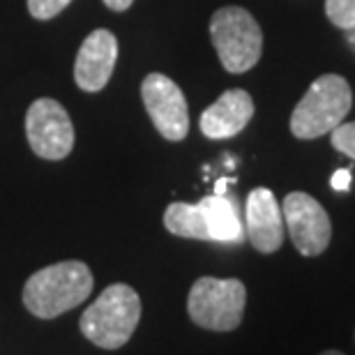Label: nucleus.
<instances>
[{"label":"nucleus","instance_id":"dca6fc26","mask_svg":"<svg viewBox=\"0 0 355 355\" xmlns=\"http://www.w3.org/2000/svg\"><path fill=\"white\" fill-rule=\"evenodd\" d=\"M332 189H337V191H346L351 187V171L349 168H339V171H335V175H332Z\"/></svg>","mask_w":355,"mask_h":355},{"label":"nucleus","instance_id":"6e6552de","mask_svg":"<svg viewBox=\"0 0 355 355\" xmlns=\"http://www.w3.org/2000/svg\"><path fill=\"white\" fill-rule=\"evenodd\" d=\"M282 215L291 243L302 257H318L328 250L332 224L328 212L314 196L304 191H291L282 203Z\"/></svg>","mask_w":355,"mask_h":355},{"label":"nucleus","instance_id":"f8f14e48","mask_svg":"<svg viewBox=\"0 0 355 355\" xmlns=\"http://www.w3.org/2000/svg\"><path fill=\"white\" fill-rule=\"evenodd\" d=\"M254 116V99L247 90H226L201 116V132L208 139H231L250 125Z\"/></svg>","mask_w":355,"mask_h":355},{"label":"nucleus","instance_id":"423d86ee","mask_svg":"<svg viewBox=\"0 0 355 355\" xmlns=\"http://www.w3.org/2000/svg\"><path fill=\"white\" fill-rule=\"evenodd\" d=\"M247 288L240 279L201 277L187 295V314L198 328L231 332L243 323Z\"/></svg>","mask_w":355,"mask_h":355},{"label":"nucleus","instance_id":"39448f33","mask_svg":"<svg viewBox=\"0 0 355 355\" xmlns=\"http://www.w3.org/2000/svg\"><path fill=\"white\" fill-rule=\"evenodd\" d=\"M210 40L226 72L243 74L261 60L263 33L243 7H222L210 19Z\"/></svg>","mask_w":355,"mask_h":355},{"label":"nucleus","instance_id":"2eb2a0df","mask_svg":"<svg viewBox=\"0 0 355 355\" xmlns=\"http://www.w3.org/2000/svg\"><path fill=\"white\" fill-rule=\"evenodd\" d=\"M72 0H28V12L33 19L37 21H49L65 10Z\"/></svg>","mask_w":355,"mask_h":355},{"label":"nucleus","instance_id":"1a4fd4ad","mask_svg":"<svg viewBox=\"0 0 355 355\" xmlns=\"http://www.w3.org/2000/svg\"><path fill=\"white\" fill-rule=\"evenodd\" d=\"M141 99L155 130L166 141H182L189 132L187 99L178 83L168 76L153 72L141 83Z\"/></svg>","mask_w":355,"mask_h":355},{"label":"nucleus","instance_id":"9b49d317","mask_svg":"<svg viewBox=\"0 0 355 355\" xmlns=\"http://www.w3.org/2000/svg\"><path fill=\"white\" fill-rule=\"evenodd\" d=\"M245 231L261 254H275L284 243V215L275 194L266 187L250 191L245 205Z\"/></svg>","mask_w":355,"mask_h":355},{"label":"nucleus","instance_id":"9d476101","mask_svg":"<svg viewBox=\"0 0 355 355\" xmlns=\"http://www.w3.org/2000/svg\"><path fill=\"white\" fill-rule=\"evenodd\" d=\"M118 60V40L106 28L92 31L76 53L74 81L83 92H99L109 83Z\"/></svg>","mask_w":355,"mask_h":355},{"label":"nucleus","instance_id":"20e7f679","mask_svg":"<svg viewBox=\"0 0 355 355\" xmlns=\"http://www.w3.org/2000/svg\"><path fill=\"white\" fill-rule=\"evenodd\" d=\"M353 106V90L339 74H323L297 102L291 116V132L295 139H318L344 123Z\"/></svg>","mask_w":355,"mask_h":355},{"label":"nucleus","instance_id":"4468645a","mask_svg":"<svg viewBox=\"0 0 355 355\" xmlns=\"http://www.w3.org/2000/svg\"><path fill=\"white\" fill-rule=\"evenodd\" d=\"M332 146L346 157L355 159V123H342L330 132Z\"/></svg>","mask_w":355,"mask_h":355},{"label":"nucleus","instance_id":"f257e3e1","mask_svg":"<svg viewBox=\"0 0 355 355\" xmlns=\"http://www.w3.org/2000/svg\"><path fill=\"white\" fill-rule=\"evenodd\" d=\"M92 291V272L81 261H60L37 270L24 286V304L33 316L55 318L79 307Z\"/></svg>","mask_w":355,"mask_h":355},{"label":"nucleus","instance_id":"a211bd4d","mask_svg":"<svg viewBox=\"0 0 355 355\" xmlns=\"http://www.w3.org/2000/svg\"><path fill=\"white\" fill-rule=\"evenodd\" d=\"M321 355H344L342 351H335V349H330V351H323Z\"/></svg>","mask_w":355,"mask_h":355},{"label":"nucleus","instance_id":"f3484780","mask_svg":"<svg viewBox=\"0 0 355 355\" xmlns=\"http://www.w3.org/2000/svg\"><path fill=\"white\" fill-rule=\"evenodd\" d=\"M102 3L113 12H127L132 7L134 0H102Z\"/></svg>","mask_w":355,"mask_h":355},{"label":"nucleus","instance_id":"ddd939ff","mask_svg":"<svg viewBox=\"0 0 355 355\" xmlns=\"http://www.w3.org/2000/svg\"><path fill=\"white\" fill-rule=\"evenodd\" d=\"M330 24L346 33H355V0H325Z\"/></svg>","mask_w":355,"mask_h":355},{"label":"nucleus","instance_id":"0eeeda50","mask_svg":"<svg viewBox=\"0 0 355 355\" xmlns=\"http://www.w3.org/2000/svg\"><path fill=\"white\" fill-rule=\"evenodd\" d=\"M26 137L31 150L42 159H65L74 148V125L67 109L51 97H40L28 106Z\"/></svg>","mask_w":355,"mask_h":355},{"label":"nucleus","instance_id":"7ed1b4c3","mask_svg":"<svg viewBox=\"0 0 355 355\" xmlns=\"http://www.w3.org/2000/svg\"><path fill=\"white\" fill-rule=\"evenodd\" d=\"M168 233L187 240L210 243H240L243 222L231 198L224 194L205 196L198 203H171L164 212Z\"/></svg>","mask_w":355,"mask_h":355},{"label":"nucleus","instance_id":"f03ea898","mask_svg":"<svg viewBox=\"0 0 355 355\" xmlns=\"http://www.w3.org/2000/svg\"><path fill=\"white\" fill-rule=\"evenodd\" d=\"M141 321V297L127 284H111L83 311L79 328L99 349L116 351L132 339Z\"/></svg>","mask_w":355,"mask_h":355}]
</instances>
